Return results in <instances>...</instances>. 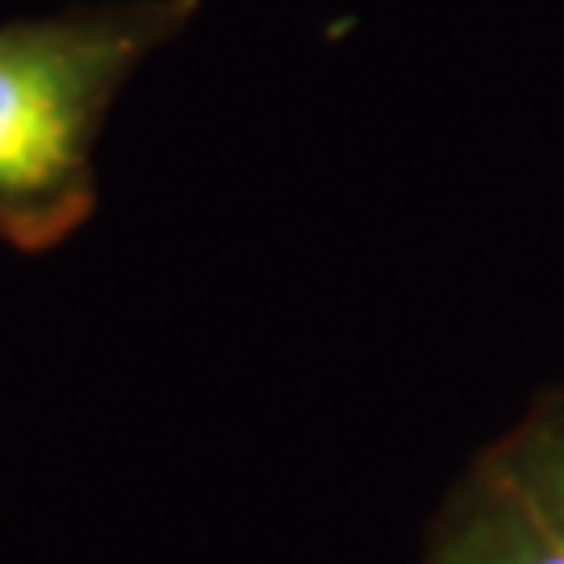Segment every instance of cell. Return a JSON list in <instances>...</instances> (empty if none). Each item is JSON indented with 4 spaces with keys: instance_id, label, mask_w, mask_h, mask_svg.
I'll list each match as a JSON object with an SVG mask.
<instances>
[{
    "instance_id": "cell-1",
    "label": "cell",
    "mask_w": 564,
    "mask_h": 564,
    "mask_svg": "<svg viewBox=\"0 0 564 564\" xmlns=\"http://www.w3.org/2000/svg\"><path fill=\"white\" fill-rule=\"evenodd\" d=\"M193 18L197 0H121L0 25V239L46 251L93 214L109 105Z\"/></svg>"
},
{
    "instance_id": "cell-2",
    "label": "cell",
    "mask_w": 564,
    "mask_h": 564,
    "mask_svg": "<svg viewBox=\"0 0 564 564\" xmlns=\"http://www.w3.org/2000/svg\"><path fill=\"white\" fill-rule=\"evenodd\" d=\"M426 564H564L561 531L481 452L431 527Z\"/></svg>"
},
{
    "instance_id": "cell-3",
    "label": "cell",
    "mask_w": 564,
    "mask_h": 564,
    "mask_svg": "<svg viewBox=\"0 0 564 564\" xmlns=\"http://www.w3.org/2000/svg\"><path fill=\"white\" fill-rule=\"evenodd\" d=\"M489 456L564 540V393H547L514 431H506Z\"/></svg>"
}]
</instances>
